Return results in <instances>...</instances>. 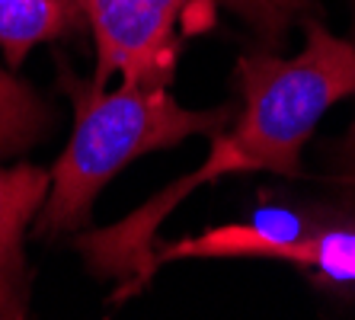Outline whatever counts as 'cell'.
Returning <instances> with one entry per match:
<instances>
[{"instance_id":"1","label":"cell","mask_w":355,"mask_h":320,"mask_svg":"<svg viewBox=\"0 0 355 320\" xmlns=\"http://www.w3.org/2000/svg\"><path fill=\"white\" fill-rule=\"evenodd\" d=\"M234 74L243 93V109L231 132H218L211 138L205 164L160 189L112 228L77 240L96 276L122 279L116 301H125L154 279L160 224L196 189L234 173H301V148L314 135L317 122L339 99L355 93V45L330 35L323 26L307 23V42L295 58L269 51L243 55Z\"/></svg>"},{"instance_id":"2","label":"cell","mask_w":355,"mask_h":320,"mask_svg":"<svg viewBox=\"0 0 355 320\" xmlns=\"http://www.w3.org/2000/svg\"><path fill=\"white\" fill-rule=\"evenodd\" d=\"M61 90L74 106V135L49 170V196L35 214V230L55 237L87 228L93 202L122 167L150 151L173 148L192 135L224 132L234 109H186L166 87L122 83L106 93L61 65Z\"/></svg>"},{"instance_id":"3","label":"cell","mask_w":355,"mask_h":320,"mask_svg":"<svg viewBox=\"0 0 355 320\" xmlns=\"http://www.w3.org/2000/svg\"><path fill=\"white\" fill-rule=\"evenodd\" d=\"M176 260H279L355 285V224L323 228L295 208H263L253 221L154 246V269Z\"/></svg>"},{"instance_id":"4","label":"cell","mask_w":355,"mask_h":320,"mask_svg":"<svg viewBox=\"0 0 355 320\" xmlns=\"http://www.w3.org/2000/svg\"><path fill=\"white\" fill-rule=\"evenodd\" d=\"M189 0H77L96 45L93 83L122 77L135 87H166L180 58V23Z\"/></svg>"},{"instance_id":"5","label":"cell","mask_w":355,"mask_h":320,"mask_svg":"<svg viewBox=\"0 0 355 320\" xmlns=\"http://www.w3.org/2000/svg\"><path fill=\"white\" fill-rule=\"evenodd\" d=\"M39 115L29 93L0 74V157L17 148L13 135L29 132V119ZM49 196V170L35 164H0V317H26L29 276L23 240Z\"/></svg>"},{"instance_id":"6","label":"cell","mask_w":355,"mask_h":320,"mask_svg":"<svg viewBox=\"0 0 355 320\" xmlns=\"http://www.w3.org/2000/svg\"><path fill=\"white\" fill-rule=\"evenodd\" d=\"M87 26L77 0H0V51L10 67L45 42L64 39Z\"/></svg>"},{"instance_id":"7","label":"cell","mask_w":355,"mask_h":320,"mask_svg":"<svg viewBox=\"0 0 355 320\" xmlns=\"http://www.w3.org/2000/svg\"><path fill=\"white\" fill-rule=\"evenodd\" d=\"M211 3L231 10L266 45L282 42L291 26L301 23L307 10L314 7V0H211Z\"/></svg>"},{"instance_id":"8","label":"cell","mask_w":355,"mask_h":320,"mask_svg":"<svg viewBox=\"0 0 355 320\" xmlns=\"http://www.w3.org/2000/svg\"><path fill=\"white\" fill-rule=\"evenodd\" d=\"M352 3H355V0H352ZM346 148H349V157H352V164H355V122H352V132H349Z\"/></svg>"}]
</instances>
